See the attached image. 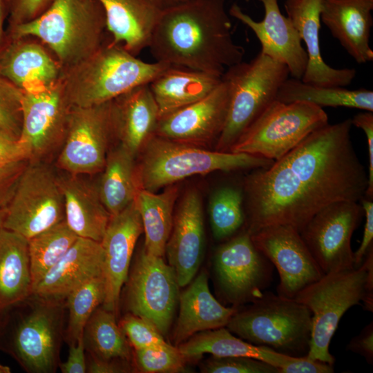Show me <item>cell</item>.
I'll list each match as a JSON object with an SVG mask.
<instances>
[{"label":"cell","instance_id":"obj_1","mask_svg":"<svg viewBox=\"0 0 373 373\" xmlns=\"http://www.w3.org/2000/svg\"><path fill=\"white\" fill-rule=\"evenodd\" d=\"M350 118L327 124L268 167L245 177V229L271 225L299 233L320 210L338 201L365 197L367 172L353 146Z\"/></svg>","mask_w":373,"mask_h":373},{"label":"cell","instance_id":"obj_2","mask_svg":"<svg viewBox=\"0 0 373 373\" xmlns=\"http://www.w3.org/2000/svg\"><path fill=\"white\" fill-rule=\"evenodd\" d=\"M225 0H193L162 9L149 45L155 61L222 77L241 62Z\"/></svg>","mask_w":373,"mask_h":373},{"label":"cell","instance_id":"obj_3","mask_svg":"<svg viewBox=\"0 0 373 373\" xmlns=\"http://www.w3.org/2000/svg\"><path fill=\"white\" fill-rule=\"evenodd\" d=\"M104 9L97 0H52L35 19L8 27L6 37H34L54 55L62 70L97 51L107 40Z\"/></svg>","mask_w":373,"mask_h":373},{"label":"cell","instance_id":"obj_4","mask_svg":"<svg viewBox=\"0 0 373 373\" xmlns=\"http://www.w3.org/2000/svg\"><path fill=\"white\" fill-rule=\"evenodd\" d=\"M169 66L144 61L111 39L89 57L63 70L61 81L70 106L88 107L149 84Z\"/></svg>","mask_w":373,"mask_h":373},{"label":"cell","instance_id":"obj_5","mask_svg":"<svg viewBox=\"0 0 373 373\" xmlns=\"http://www.w3.org/2000/svg\"><path fill=\"white\" fill-rule=\"evenodd\" d=\"M312 312V334L307 357L333 365L332 338L345 312L356 305L373 309V247L356 267L325 274L294 298Z\"/></svg>","mask_w":373,"mask_h":373},{"label":"cell","instance_id":"obj_6","mask_svg":"<svg viewBox=\"0 0 373 373\" xmlns=\"http://www.w3.org/2000/svg\"><path fill=\"white\" fill-rule=\"evenodd\" d=\"M136 164L140 189L155 192L195 175L268 167L274 160L260 156L204 149L153 135Z\"/></svg>","mask_w":373,"mask_h":373},{"label":"cell","instance_id":"obj_7","mask_svg":"<svg viewBox=\"0 0 373 373\" xmlns=\"http://www.w3.org/2000/svg\"><path fill=\"white\" fill-rule=\"evenodd\" d=\"M252 305L238 310L227 325L241 339L292 356H306L312 334V312L294 298L265 291Z\"/></svg>","mask_w":373,"mask_h":373},{"label":"cell","instance_id":"obj_8","mask_svg":"<svg viewBox=\"0 0 373 373\" xmlns=\"http://www.w3.org/2000/svg\"><path fill=\"white\" fill-rule=\"evenodd\" d=\"M289 75L285 64L261 52L249 62L242 61L226 69L222 79L229 86V104L216 151H230L243 132L276 100Z\"/></svg>","mask_w":373,"mask_h":373},{"label":"cell","instance_id":"obj_9","mask_svg":"<svg viewBox=\"0 0 373 373\" xmlns=\"http://www.w3.org/2000/svg\"><path fill=\"white\" fill-rule=\"evenodd\" d=\"M328 124V116L314 104L274 101L231 146L242 153L276 161L314 131Z\"/></svg>","mask_w":373,"mask_h":373},{"label":"cell","instance_id":"obj_10","mask_svg":"<svg viewBox=\"0 0 373 373\" xmlns=\"http://www.w3.org/2000/svg\"><path fill=\"white\" fill-rule=\"evenodd\" d=\"M64 220L59 176L42 162H28L6 208L3 228L28 240Z\"/></svg>","mask_w":373,"mask_h":373},{"label":"cell","instance_id":"obj_11","mask_svg":"<svg viewBox=\"0 0 373 373\" xmlns=\"http://www.w3.org/2000/svg\"><path fill=\"white\" fill-rule=\"evenodd\" d=\"M114 139L112 101L88 107L71 106L57 166L71 175L100 173Z\"/></svg>","mask_w":373,"mask_h":373},{"label":"cell","instance_id":"obj_12","mask_svg":"<svg viewBox=\"0 0 373 373\" xmlns=\"http://www.w3.org/2000/svg\"><path fill=\"white\" fill-rule=\"evenodd\" d=\"M213 269L222 296L236 307L263 295L271 283L274 265L244 229L217 248Z\"/></svg>","mask_w":373,"mask_h":373},{"label":"cell","instance_id":"obj_13","mask_svg":"<svg viewBox=\"0 0 373 373\" xmlns=\"http://www.w3.org/2000/svg\"><path fill=\"white\" fill-rule=\"evenodd\" d=\"M126 285V306L134 315L151 322L166 335L179 300V285L174 269L162 257L138 254Z\"/></svg>","mask_w":373,"mask_h":373},{"label":"cell","instance_id":"obj_14","mask_svg":"<svg viewBox=\"0 0 373 373\" xmlns=\"http://www.w3.org/2000/svg\"><path fill=\"white\" fill-rule=\"evenodd\" d=\"M364 217L360 202L338 201L318 211L299 233L325 274L355 267L351 238Z\"/></svg>","mask_w":373,"mask_h":373},{"label":"cell","instance_id":"obj_15","mask_svg":"<svg viewBox=\"0 0 373 373\" xmlns=\"http://www.w3.org/2000/svg\"><path fill=\"white\" fill-rule=\"evenodd\" d=\"M19 142L29 162H42L62 146L71 108L60 80L44 88L23 91Z\"/></svg>","mask_w":373,"mask_h":373},{"label":"cell","instance_id":"obj_16","mask_svg":"<svg viewBox=\"0 0 373 373\" xmlns=\"http://www.w3.org/2000/svg\"><path fill=\"white\" fill-rule=\"evenodd\" d=\"M256 247L276 267L280 282L277 294L294 298L325 274L299 232L287 225H271L251 234Z\"/></svg>","mask_w":373,"mask_h":373},{"label":"cell","instance_id":"obj_17","mask_svg":"<svg viewBox=\"0 0 373 373\" xmlns=\"http://www.w3.org/2000/svg\"><path fill=\"white\" fill-rule=\"evenodd\" d=\"M37 300L35 307L15 328L12 350L15 358L26 371L54 372L59 365L63 303L39 298Z\"/></svg>","mask_w":373,"mask_h":373},{"label":"cell","instance_id":"obj_18","mask_svg":"<svg viewBox=\"0 0 373 373\" xmlns=\"http://www.w3.org/2000/svg\"><path fill=\"white\" fill-rule=\"evenodd\" d=\"M229 104V86L222 79L204 97L160 117L155 135L198 146L216 145L226 122Z\"/></svg>","mask_w":373,"mask_h":373},{"label":"cell","instance_id":"obj_19","mask_svg":"<svg viewBox=\"0 0 373 373\" xmlns=\"http://www.w3.org/2000/svg\"><path fill=\"white\" fill-rule=\"evenodd\" d=\"M142 232L141 216L134 200L121 212L111 216L100 242L106 289L102 307L116 316L121 290L127 280L133 251Z\"/></svg>","mask_w":373,"mask_h":373},{"label":"cell","instance_id":"obj_20","mask_svg":"<svg viewBox=\"0 0 373 373\" xmlns=\"http://www.w3.org/2000/svg\"><path fill=\"white\" fill-rule=\"evenodd\" d=\"M259 1L264 8V17L260 21L254 20L236 3L231 6L229 14L253 31L260 43L262 54L285 64L289 75L301 79L308 57L297 30L281 13L278 0Z\"/></svg>","mask_w":373,"mask_h":373},{"label":"cell","instance_id":"obj_21","mask_svg":"<svg viewBox=\"0 0 373 373\" xmlns=\"http://www.w3.org/2000/svg\"><path fill=\"white\" fill-rule=\"evenodd\" d=\"M204 245L202 200L196 189H190L179 202L165 251L180 287L189 285L196 275L202 260Z\"/></svg>","mask_w":373,"mask_h":373},{"label":"cell","instance_id":"obj_22","mask_svg":"<svg viewBox=\"0 0 373 373\" xmlns=\"http://www.w3.org/2000/svg\"><path fill=\"white\" fill-rule=\"evenodd\" d=\"M61 73L54 55L34 37H6L0 48V77L23 91L52 86Z\"/></svg>","mask_w":373,"mask_h":373},{"label":"cell","instance_id":"obj_23","mask_svg":"<svg viewBox=\"0 0 373 373\" xmlns=\"http://www.w3.org/2000/svg\"><path fill=\"white\" fill-rule=\"evenodd\" d=\"M103 262L101 243L78 237L35 286L32 296L44 300L63 303L79 286L102 274Z\"/></svg>","mask_w":373,"mask_h":373},{"label":"cell","instance_id":"obj_24","mask_svg":"<svg viewBox=\"0 0 373 373\" xmlns=\"http://www.w3.org/2000/svg\"><path fill=\"white\" fill-rule=\"evenodd\" d=\"M323 0H285V10L300 37L304 41L308 57L301 78L304 83L325 87H345L351 84L354 68H334L326 64L321 55L319 33Z\"/></svg>","mask_w":373,"mask_h":373},{"label":"cell","instance_id":"obj_25","mask_svg":"<svg viewBox=\"0 0 373 373\" xmlns=\"http://www.w3.org/2000/svg\"><path fill=\"white\" fill-rule=\"evenodd\" d=\"M373 0H323L321 21L358 64L373 60Z\"/></svg>","mask_w":373,"mask_h":373},{"label":"cell","instance_id":"obj_26","mask_svg":"<svg viewBox=\"0 0 373 373\" xmlns=\"http://www.w3.org/2000/svg\"><path fill=\"white\" fill-rule=\"evenodd\" d=\"M106 17L111 41L137 56L149 47L162 8L157 0H97Z\"/></svg>","mask_w":373,"mask_h":373},{"label":"cell","instance_id":"obj_27","mask_svg":"<svg viewBox=\"0 0 373 373\" xmlns=\"http://www.w3.org/2000/svg\"><path fill=\"white\" fill-rule=\"evenodd\" d=\"M115 137L135 157L153 135L159 109L149 84L137 86L112 100Z\"/></svg>","mask_w":373,"mask_h":373},{"label":"cell","instance_id":"obj_28","mask_svg":"<svg viewBox=\"0 0 373 373\" xmlns=\"http://www.w3.org/2000/svg\"><path fill=\"white\" fill-rule=\"evenodd\" d=\"M189 284L179 296L180 312L173 336L177 345L198 332L226 327L237 311L222 305L212 295L205 273Z\"/></svg>","mask_w":373,"mask_h":373},{"label":"cell","instance_id":"obj_29","mask_svg":"<svg viewBox=\"0 0 373 373\" xmlns=\"http://www.w3.org/2000/svg\"><path fill=\"white\" fill-rule=\"evenodd\" d=\"M65 221L78 236L101 242L111 215L102 203L97 186L68 174L59 176Z\"/></svg>","mask_w":373,"mask_h":373},{"label":"cell","instance_id":"obj_30","mask_svg":"<svg viewBox=\"0 0 373 373\" xmlns=\"http://www.w3.org/2000/svg\"><path fill=\"white\" fill-rule=\"evenodd\" d=\"M222 77L177 66H169L149 84L160 117L209 95Z\"/></svg>","mask_w":373,"mask_h":373},{"label":"cell","instance_id":"obj_31","mask_svg":"<svg viewBox=\"0 0 373 373\" xmlns=\"http://www.w3.org/2000/svg\"><path fill=\"white\" fill-rule=\"evenodd\" d=\"M28 239L0 229V314L32 296Z\"/></svg>","mask_w":373,"mask_h":373},{"label":"cell","instance_id":"obj_32","mask_svg":"<svg viewBox=\"0 0 373 373\" xmlns=\"http://www.w3.org/2000/svg\"><path fill=\"white\" fill-rule=\"evenodd\" d=\"M179 195L174 184L160 193L140 189L135 197L145 235L144 250L149 254L163 257L173 222V209Z\"/></svg>","mask_w":373,"mask_h":373},{"label":"cell","instance_id":"obj_33","mask_svg":"<svg viewBox=\"0 0 373 373\" xmlns=\"http://www.w3.org/2000/svg\"><path fill=\"white\" fill-rule=\"evenodd\" d=\"M135 157L120 144L108 153L97 188L101 200L111 216L131 204L140 189Z\"/></svg>","mask_w":373,"mask_h":373},{"label":"cell","instance_id":"obj_34","mask_svg":"<svg viewBox=\"0 0 373 373\" xmlns=\"http://www.w3.org/2000/svg\"><path fill=\"white\" fill-rule=\"evenodd\" d=\"M186 358H195L204 354L218 356H246L262 360L276 367L281 353L269 347L257 346L220 327L195 334L178 345Z\"/></svg>","mask_w":373,"mask_h":373},{"label":"cell","instance_id":"obj_35","mask_svg":"<svg viewBox=\"0 0 373 373\" xmlns=\"http://www.w3.org/2000/svg\"><path fill=\"white\" fill-rule=\"evenodd\" d=\"M276 100L283 103L303 102L323 107H346L373 112V91L325 87L287 78L280 87Z\"/></svg>","mask_w":373,"mask_h":373},{"label":"cell","instance_id":"obj_36","mask_svg":"<svg viewBox=\"0 0 373 373\" xmlns=\"http://www.w3.org/2000/svg\"><path fill=\"white\" fill-rule=\"evenodd\" d=\"M115 317L102 306L94 311L84 330L85 348L95 358L129 362L132 357L130 343Z\"/></svg>","mask_w":373,"mask_h":373},{"label":"cell","instance_id":"obj_37","mask_svg":"<svg viewBox=\"0 0 373 373\" xmlns=\"http://www.w3.org/2000/svg\"><path fill=\"white\" fill-rule=\"evenodd\" d=\"M77 238L64 220L28 240L32 291Z\"/></svg>","mask_w":373,"mask_h":373},{"label":"cell","instance_id":"obj_38","mask_svg":"<svg viewBox=\"0 0 373 373\" xmlns=\"http://www.w3.org/2000/svg\"><path fill=\"white\" fill-rule=\"evenodd\" d=\"M208 211L216 240L234 236L245 225L243 186L224 185L217 189L210 197Z\"/></svg>","mask_w":373,"mask_h":373},{"label":"cell","instance_id":"obj_39","mask_svg":"<svg viewBox=\"0 0 373 373\" xmlns=\"http://www.w3.org/2000/svg\"><path fill=\"white\" fill-rule=\"evenodd\" d=\"M106 296L103 274L85 282L66 298L68 321L66 330L68 343H76L94 311L102 305Z\"/></svg>","mask_w":373,"mask_h":373},{"label":"cell","instance_id":"obj_40","mask_svg":"<svg viewBox=\"0 0 373 373\" xmlns=\"http://www.w3.org/2000/svg\"><path fill=\"white\" fill-rule=\"evenodd\" d=\"M134 362L145 373H175L184 370L186 358L178 347L169 343L134 349Z\"/></svg>","mask_w":373,"mask_h":373},{"label":"cell","instance_id":"obj_41","mask_svg":"<svg viewBox=\"0 0 373 373\" xmlns=\"http://www.w3.org/2000/svg\"><path fill=\"white\" fill-rule=\"evenodd\" d=\"M23 91L0 77V127L19 139L22 122Z\"/></svg>","mask_w":373,"mask_h":373},{"label":"cell","instance_id":"obj_42","mask_svg":"<svg viewBox=\"0 0 373 373\" xmlns=\"http://www.w3.org/2000/svg\"><path fill=\"white\" fill-rule=\"evenodd\" d=\"M201 370L206 373H278V369L268 363L246 356L212 355Z\"/></svg>","mask_w":373,"mask_h":373},{"label":"cell","instance_id":"obj_43","mask_svg":"<svg viewBox=\"0 0 373 373\" xmlns=\"http://www.w3.org/2000/svg\"><path fill=\"white\" fill-rule=\"evenodd\" d=\"M119 325L134 349L168 343L164 340V336L151 322L131 313L126 314Z\"/></svg>","mask_w":373,"mask_h":373},{"label":"cell","instance_id":"obj_44","mask_svg":"<svg viewBox=\"0 0 373 373\" xmlns=\"http://www.w3.org/2000/svg\"><path fill=\"white\" fill-rule=\"evenodd\" d=\"M52 0H8V27L30 21L41 15Z\"/></svg>","mask_w":373,"mask_h":373},{"label":"cell","instance_id":"obj_45","mask_svg":"<svg viewBox=\"0 0 373 373\" xmlns=\"http://www.w3.org/2000/svg\"><path fill=\"white\" fill-rule=\"evenodd\" d=\"M28 162L0 166V209L8 207Z\"/></svg>","mask_w":373,"mask_h":373},{"label":"cell","instance_id":"obj_46","mask_svg":"<svg viewBox=\"0 0 373 373\" xmlns=\"http://www.w3.org/2000/svg\"><path fill=\"white\" fill-rule=\"evenodd\" d=\"M332 365L313 361L303 356H292L285 354L278 367L279 373H332Z\"/></svg>","mask_w":373,"mask_h":373},{"label":"cell","instance_id":"obj_47","mask_svg":"<svg viewBox=\"0 0 373 373\" xmlns=\"http://www.w3.org/2000/svg\"><path fill=\"white\" fill-rule=\"evenodd\" d=\"M352 125L363 131L366 135L368 149V186L365 194L367 198H373V113L365 111L355 115Z\"/></svg>","mask_w":373,"mask_h":373},{"label":"cell","instance_id":"obj_48","mask_svg":"<svg viewBox=\"0 0 373 373\" xmlns=\"http://www.w3.org/2000/svg\"><path fill=\"white\" fill-rule=\"evenodd\" d=\"M21 162L28 160L19 139L0 127V166Z\"/></svg>","mask_w":373,"mask_h":373},{"label":"cell","instance_id":"obj_49","mask_svg":"<svg viewBox=\"0 0 373 373\" xmlns=\"http://www.w3.org/2000/svg\"><path fill=\"white\" fill-rule=\"evenodd\" d=\"M365 217L363 238L360 246L354 252V267H358L363 262L368 250L373 247V202L372 199L363 198L360 200Z\"/></svg>","mask_w":373,"mask_h":373},{"label":"cell","instance_id":"obj_50","mask_svg":"<svg viewBox=\"0 0 373 373\" xmlns=\"http://www.w3.org/2000/svg\"><path fill=\"white\" fill-rule=\"evenodd\" d=\"M83 335L79 337L76 343L69 345L67 360L59 363L58 366L62 373L86 372V348Z\"/></svg>","mask_w":373,"mask_h":373},{"label":"cell","instance_id":"obj_51","mask_svg":"<svg viewBox=\"0 0 373 373\" xmlns=\"http://www.w3.org/2000/svg\"><path fill=\"white\" fill-rule=\"evenodd\" d=\"M347 349L363 356L369 364L373 363V323L365 326L358 335L354 337Z\"/></svg>","mask_w":373,"mask_h":373},{"label":"cell","instance_id":"obj_52","mask_svg":"<svg viewBox=\"0 0 373 373\" xmlns=\"http://www.w3.org/2000/svg\"><path fill=\"white\" fill-rule=\"evenodd\" d=\"M128 361L123 360H102L91 357L87 365L86 372L90 373H123L131 368Z\"/></svg>","mask_w":373,"mask_h":373},{"label":"cell","instance_id":"obj_53","mask_svg":"<svg viewBox=\"0 0 373 373\" xmlns=\"http://www.w3.org/2000/svg\"><path fill=\"white\" fill-rule=\"evenodd\" d=\"M9 14L8 0H0V48L6 39V30H4V21Z\"/></svg>","mask_w":373,"mask_h":373},{"label":"cell","instance_id":"obj_54","mask_svg":"<svg viewBox=\"0 0 373 373\" xmlns=\"http://www.w3.org/2000/svg\"><path fill=\"white\" fill-rule=\"evenodd\" d=\"M191 1L193 0H157L163 9L185 3Z\"/></svg>","mask_w":373,"mask_h":373},{"label":"cell","instance_id":"obj_55","mask_svg":"<svg viewBox=\"0 0 373 373\" xmlns=\"http://www.w3.org/2000/svg\"><path fill=\"white\" fill-rule=\"evenodd\" d=\"M6 208L0 209V229L3 227V225L6 213Z\"/></svg>","mask_w":373,"mask_h":373},{"label":"cell","instance_id":"obj_56","mask_svg":"<svg viewBox=\"0 0 373 373\" xmlns=\"http://www.w3.org/2000/svg\"><path fill=\"white\" fill-rule=\"evenodd\" d=\"M11 372L10 368L0 363V373H10Z\"/></svg>","mask_w":373,"mask_h":373}]
</instances>
